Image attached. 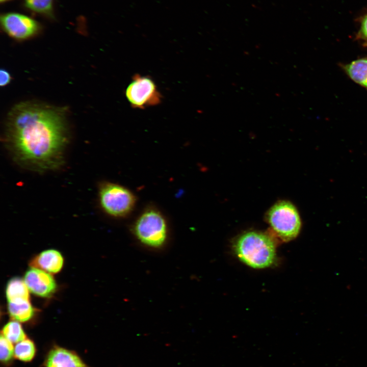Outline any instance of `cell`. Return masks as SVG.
<instances>
[{"label": "cell", "instance_id": "obj_15", "mask_svg": "<svg viewBox=\"0 0 367 367\" xmlns=\"http://www.w3.org/2000/svg\"><path fill=\"white\" fill-rule=\"evenodd\" d=\"M1 333L12 343H18L27 338V335L19 322L10 321L3 328Z\"/></svg>", "mask_w": 367, "mask_h": 367}, {"label": "cell", "instance_id": "obj_13", "mask_svg": "<svg viewBox=\"0 0 367 367\" xmlns=\"http://www.w3.org/2000/svg\"><path fill=\"white\" fill-rule=\"evenodd\" d=\"M29 289L24 281L19 278H12L8 283L6 289L8 302L19 300H29Z\"/></svg>", "mask_w": 367, "mask_h": 367}, {"label": "cell", "instance_id": "obj_17", "mask_svg": "<svg viewBox=\"0 0 367 367\" xmlns=\"http://www.w3.org/2000/svg\"><path fill=\"white\" fill-rule=\"evenodd\" d=\"M0 359L2 364L8 365L14 357V347L13 343L1 335L0 338Z\"/></svg>", "mask_w": 367, "mask_h": 367}, {"label": "cell", "instance_id": "obj_7", "mask_svg": "<svg viewBox=\"0 0 367 367\" xmlns=\"http://www.w3.org/2000/svg\"><path fill=\"white\" fill-rule=\"evenodd\" d=\"M1 23L4 31L9 36L18 40L32 38L38 35L42 29L38 21L17 13L2 15Z\"/></svg>", "mask_w": 367, "mask_h": 367}, {"label": "cell", "instance_id": "obj_9", "mask_svg": "<svg viewBox=\"0 0 367 367\" xmlns=\"http://www.w3.org/2000/svg\"><path fill=\"white\" fill-rule=\"evenodd\" d=\"M44 367H89L74 351L54 346L48 352Z\"/></svg>", "mask_w": 367, "mask_h": 367}, {"label": "cell", "instance_id": "obj_18", "mask_svg": "<svg viewBox=\"0 0 367 367\" xmlns=\"http://www.w3.org/2000/svg\"><path fill=\"white\" fill-rule=\"evenodd\" d=\"M357 37L367 44V14L361 20L360 29Z\"/></svg>", "mask_w": 367, "mask_h": 367}, {"label": "cell", "instance_id": "obj_2", "mask_svg": "<svg viewBox=\"0 0 367 367\" xmlns=\"http://www.w3.org/2000/svg\"><path fill=\"white\" fill-rule=\"evenodd\" d=\"M233 250L241 261L255 269L271 266L276 257L273 238L260 232L248 231L242 234L235 241Z\"/></svg>", "mask_w": 367, "mask_h": 367}, {"label": "cell", "instance_id": "obj_11", "mask_svg": "<svg viewBox=\"0 0 367 367\" xmlns=\"http://www.w3.org/2000/svg\"><path fill=\"white\" fill-rule=\"evenodd\" d=\"M344 68L353 81L367 89V58L354 61Z\"/></svg>", "mask_w": 367, "mask_h": 367}, {"label": "cell", "instance_id": "obj_8", "mask_svg": "<svg viewBox=\"0 0 367 367\" xmlns=\"http://www.w3.org/2000/svg\"><path fill=\"white\" fill-rule=\"evenodd\" d=\"M24 281L31 292L41 297L50 296L57 287L56 281L50 274L35 268L26 272Z\"/></svg>", "mask_w": 367, "mask_h": 367}, {"label": "cell", "instance_id": "obj_6", "mask_svg": "<svg viewBox=\"0 0 367 367\" xmlns=\"http://www.w3.org/2000/svg\"><path fill=\"white\" fill-rule=\"evenodd\" d=\"M125 94L132 107L140 109L158 105L162 99V95L153 80L148 76L138 74L133 77Z\"/></svg>", "mask_w": 367, "mask_h": 367}, {"label": "cell", "instance_id": "obj_10", "mask_svg": "<svg viewBox=\"0 0 367 367\" xmlns=\"http://www.w3.org/2000/svg\"><path fill=\"white\" fill-rule=\"evenodd\" d=\"M63 258L58 251L49 249L43 251L32 261L33 268H38L50 273H57L62 269Z\"/></svg>", "mask_w": 367, "mask_h": 367}, {"label": "cell", "instance_id": "obj_20", "mask_svg": "<svg viewBox=\"0 0 367 367\" xmlns=\"http://www.w3.org/2000/svg\"><path fill=\"white\" fill-rule=\"evenodd\" d=\"M10 1V0H0L1 3L6 2L7 1Z\"/></svg>", "mask_w": 367, "mask_h": 367}, {"label": "cell", "instance_id": "obj_12", "mask_svg": "<svg viewBox=\"0 0 367 367\" xmlns=\"http://www.w3.org/2000/svg\"><path fill=\"white\" fill-rule=\"evenodd\" d=\"M8 311L13 320L20 322L28 321L34 314V309L29 300L9 302Z\"/></svg>", "mask_w": 367, "mask_h": 367}, {"label": "cell", "instance_id": "obj_14", "mask_svg": "<svg viewBox=\"0 0 367 367\" xmlns=\"http://www.w3.org/2000/svg\"><path fill=\"white\" fill-rule=\"evenodd\" d=\"M36 351L34 342L26 338L17 343L14 347V357L23 362H31L35 357Z\"/></svg>", "mask_w": 367, "mask_h": 367}, {"label": "cell", "instance_id": "obj_4", "mask_svg": "<svg viewBox=\"0 0 367 367\" xmlns=\"http://www.w3.org/2000/svg\"><path fill=\"white\" fill-rule=\"evenodd\" d=\"M134 232L144 245L159 248L164 244L167 238V222L159 211L149 208L144 211L136 220Z\"/></svg>", "mask_w": 367, "mask_h": 367}, {"label": "cell", "instance_id": "obj_16", "mask_svg": "<svg viewBox=\"0 0 367 367\" xmlns=\"http://www.w3.org/2000/svg\"><path fill=\"white\" fill-rule=\"evenodd\" d=\"M24 5L34 12L51 19L55 17L53 0H24Z\"/></svg>", "mask_w": 367, "mask_h": 367}, {"label": "cell", "instance_id": "obj_3", "mask_svg": "<svg viewBox=\"0 0 367 367\" xmlns=\"http://www.w3.org/2000/svg\"><path fill=\"white\" fill-rule=\"evenodd\" d=\"M266 217L273 233L282 241H290L300 232V216L295 206L288 201H282L274 204Z\"/></svg>", "mask_w": 367, "mask_h": 367}, {"label": "cell", "instance_id": "obj_5", "mask_svg": "<svg viewBox=\"0 0 367 367\" xmlns=\"http://www.w3.org/2000/svg\"><path fill=\"white\" fill-rule=\"evenodd\" d=\"M99 198L102 209L114 217L128 215L133 209L136 201V197L128 189L111 182L101 185Z\"/></svg>", "mask_w": 367, "mask_h": 367}, {"label": "cell", "instance_id": "obj_19", "mask_svg": "<svg viewBox=\"0 0 367 367\" xmlns=\"http://www.w3.org/2000/svg\"><path fill=\"white\" fill-rule=\"evenodd\" d=\"M11 77L6 70L2 69L0 71V85L5 86L10 82Z\"/></svg>", "mask_w": 367, "mask_h": 367}, {"label": "cell", "instance_id": "obj_1", "mask_svg": "<svg viewBox=\"0 0 367 367\" xmlns=\"http://www.w3.org/2000/svg\"><path fill=\"white\" fill-rule=\"evenodd\" d=\"M66 110L30 101L12 108L7 118L4 140L17 163L40 172L62 166L68 140Z\"/></svg>", "mask_w": 367, "mask_h": 367}]
</instances>
